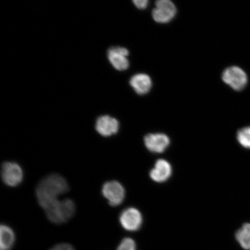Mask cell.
Listing matches in <instances>:
<instances>
[{
    "label": "cell",
    "mask_w": 250,
    "mask_h": 250,
    "mask_svg": "<svg viewBox=\"0 0 250 250\" xmlns=\"http://www.w3.org/2000/svg\"><path fill=\"white\" fill-rule=\"evenodd\" d=\"M1 177L6 185L11 187L18 186L23 180L22 168L15 162H5L2 165Z\"/></svg>",
    "instance_id": "cell-3"
},
{
    "label": "cell",
    "mask_w": 250,
    "mask_h": 250,
    "mask_svg": "<svg viewBox=\"0 0 250 250\" xmlns=\"http://www.w3.org/2000/svg\"><path fill=\"white\" fill-rule=\"evenodd\" d=\"M170 139L162 133L148 134L145 138V146L149 151L155 153H162L170 145Z\"/></svg>",
    "instance_id": "cell-9"
},
{
    "label": "cell",
    "mask_w": 250,
    "mask_h": 250,
    "mask_svg": "<svg viewBox=\"0 0 250 250\" xmlns=\"http://www.w3.org/2000/svg\"><path fill=\"white\" fill-rule=\"evenodd\" d=\"M117 250H136V243L132 239L126 237L122 240Z\"/></svg>",
    "instance_id": "cell-16"
},
{
    "label": "cell",
    "mask_w": 250,
    "mask_h": 250,
    "mask_svg": "<svg viewBox=\"0 0 250 250\" xmlns=\"http://www.w3.org/2000/svg\"><path fill=\"white\" fill-rule=\"evenodd\" d=\"M176 14V6L170 0H159L156 1L155 8L152 11L153 19L159 23L169 22Z\"/></svg>",
    "instance_id": "cell-6"
},
{
    "label": "cell",
    "mask_w": 250,
    "mask_h": 250,
    "mask_svg": "<svg viewBox=\"0 0 250 250\" xmlns=\"http://www.w3.org/2000/svg\"><path fill=\"white\" fill-rule=\"evenodd\" d=\"M236 138L244 148L250 149V126L242 128L237 133Z\"/></svg>",
    "instance_id": "cell-15"
},
{
    "label": "cell",
    "mask_w": 250,
    "mask_h": 250,
    "mask_svg": "<svg viewBox=\"0 0 250 250\" xmlns=\"http://www.w3.org/2000/svg\"><path fill=\"white\" fill-rule=\"evenodd\" d=\"M102 194L107 200L109 205L117 206L123 202L125 197L124 187L117 181H109L104 184Z\"/></svg>",
    "instance_id": "cell-4"
},
{
    "label": "cell",
    "mask_w": 250,
    "mask_h": 250,
    "mask_svg": "<svg viewBox=\"0 0 250 250\" xmlns=\"http://www.w3.org/2000/svg\"><path fill=\"white\" fill-rule=\"evenodd\" d=\"M129 51L124 47H112L108 51L107 56L109 62L115 69L124 71L129 66V62L127 56Z\"/></svg>",
    "instance_id": "cell-8"
},
{
    "label": "cell",
    "mask_w": 250,
    "mask_h": 250,
    "mask_svg": "<svg viewBox=\"0 0 250 250\" xmlns=\"http://www.w3.org/2000/svg\"><path fill=\"white\" fill-rule=\"evenodd\" d=\"M48 220L52 223L62 224L66 223L73 217L76 205L70 199L56 201L45 209Z\"/></svg>",
    "instance_id": "cell-2"
},
{
    "label": "cell",
    "mask_w": 250,
    "mask_h": 250,
    "mask_svg": "<svg viewBox=\"0 0 250 250\" xmlns=\"http://www.w3.org/2000/svg\"><path fill=\"white\" fill-rule=\"evenodd\" d=\"M133 3L137 8L144 9L147 7L148 1L147 0H135Z\"/></svg>",
    "instance_id": "cell-18"
},
{
    "label": "cell",
    "mask_w": 250,
    "mask_h": 250,
    "mask_svg": "<svg viewBox=\"0 0 250 250\" xmlns=\"http://www.w3.org/2000/svg\"><path fill=\"white\" fill-rule=\"evenodd\" d=\"M49 250H76L74 247L68 243H59L52 247Z\"/></svg>",
    "instance_id": "cell-17"
},
{
    "label": "cell",
    "mask_w": 250,
    "mask_h": 250,
    "mask_svg": "<svg viewBox=\"0 0 250 250\" xmlns=\"http://www.w3.org/2000/svg\"><path fill=\"white\" fill-rule=\"evenodd\" d=\"M15 242L14 230L7 225H1L0 227V250H11Z\"/></svg>",
    "instance_id": "cell-13"
},
{
    "label": "cell",
    "mask_w": 250,
    "mask_h": 250,
    "mask_svg": "<svg viewBox=\"0 0 250 250\" xmlns=\"http://www.w3.org/2000/svg\"><path fill=\"white\" fill-rule=\"evenodd\" d=\"M121 226L125 230L134 232L138 230L143 223L142 214L137 209L133 208L125 209L120 217Z\"/></svg>",
    "instance_id": "cell-7"
},
{
    "label": "cell",
    "mask_w": 250,
    "mask_h": 250,
    "mask_svg": "<svg viewBox=\"0 0 250 250\" xmlns=\"http://www.w3.org/2000/svg\"><path fill=\"white\" fill-rule=\"evenodd\" d=\"M172 168L171 165L164 159L156 161L154 167L150 171V177L152 180L157 183H163L171 176Z\"/></svg>",
    "instance_id": "cell-11"
},
{
    "label": "cell",
    "mask_w": 250,
    "mask_h": 250,
    "mask_svg": "<svg viewBox=\"0 0 250 250\" xmlns=\"http://www.w3.org/2000/svg\"><path fill=\"white\" fill-rule=\"evenodd\" d=\"M69 187L67 181L58 174H52L43 178L36 188V196L41 207L46 208L62 195L66 193Z\"/></svg>",
    "instance_id": "cell-1"
},
{
    "label": "cell",
    "mask_w": 250,
    "mask_h": 250,
    "mask_svg": "<svg viewBox=\"0 0 250 250\" xmlns=\"http://www.w3.org/2000/svg\"><path fill=\"white\" fill-rule=\"evenodd\" d=\"M130 85L139 95H145L151 88L152 81L148 75L137 74L131 78Z\"/></svg>",
    "instance_id": "cell-12"
},
{
    "label": "cell",
    "mask_w": 250,
    "mask_h": 250,
    "mask_svg": "<svg viewBox=\"0 0 250 250\" xmlns=\"http://www.w3.org/2000/svg\"><path fill=\"white\" fill-rule=\"evenodd\" d=\"M224 82L235 90H241L248 83V76L245 71L237 66L228 67L223 72Z\"/></svg>",
    "instance_id": "cell-5"
},
{
    "label": "cell",
    "mask_w": 250,
    "mask_h": 250,
    "mask_svg": "<svg viewBox=\"0 0 250 250\" xmlns=\"http://www.w3.org/2000/svg\"><path fill=\"white\" fill-rule=\"evenodd\" d=\"M236 239L240 246L246 250H250V223L244 224L236 233Z\"/></svg>",
    "instance_id": "cell-14"
},
{
    "label": "cell",
    "mask_w": 250,
    "mask_h": 250,
    "mask_svg": "<svg viewBox=\"0 0 250 250\" xmlns=\"http://www.w3.org/2000/svg\"><path fill=\"white\" fill-rule=\"evenodd\" d=\"M95 128L97 132L101 136L109 137L118 132L120 124L116 119L108 115H103L97 120Z\"/></svg>",
    "instance_id": "cell-10"
}]
</instances>
